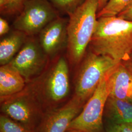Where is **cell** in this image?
I'll list each match as a JSON object with an SVG mask.
<instances>
[{"label": "cell", "instance_id": "3957f363", "mask_svg": "<svg viewBox=\"0 0 132 132\" xmlns=\"http://www.w3.org/2000/svg\"><path fill=\"white\" fill-rule=\"evenodd\" d=\"M28 87L39 103L53 105L61 102L70 90L69 69L66 58L60 56L56 59Z\"/></svg>", "mask_w": 132, "mask_h": 132}, {"label": "cell", "instance_id": "d4e9b609", "mask_svg": "<svg viewBox=\"0 0 132 132\" xmlns=\"http://www.w3.org/2000/svg\"><path fill=\"white\" fill-rule=\"evenodd\" d=\"M68 132H76V131H67Z\"/></svg>", "mask_w": 132, "mask_h": 132}, {"label": "cell", "instance_id": "30bf717a", "mask_svg": "<svg viewBox=\"0 0 132 132\" xmlns=\"http://www.w3.org/2000/svg\"><path fill=\"white\" fill-rule=\"evenodd\" d=\"M68 23V19L59 16L39 33V42L49 58L56 56L64 47H67Z\"/></svg>", "mask_w": 132, "mask_h": 132}, {"label": "cell", "instance_id": "4fadbf2b", "mask_svg": "<svg viewBox=\"0 0 132 132\" xmlns=\"http://www.w3.org/2000/svg\"><path fill=\"white\" fill-rule=\"evenodd\" d=\"M104 117L109 122L117 125L132 124V103L109 96L105 106Z\"/></svg>", "mask_w": 132, "mask_h": 132}, {"label": "cell", "instance_id": "9c48e42d", "mask_svg": "<svg viewBox=\"0 0 132 132\" xmlns=\"http://www.w3.org/2000/svg\"><path fill=\"white\" fill-rule=\"evenodd\" d=\"M84 104L73 96L65 105L50 110L42 119L39 132H67Z\"/></svg>", "mask_w": 132, "mask_h": 132}, {"label": "cell", "instance_id": "9a60e30c", "mask_svg": "<svg viewBox=\"0 0 132 132\" xmlns=\"http://www.w3.org/2000/svg\"><path fill=\"white\" fill-rule=\"evenodd\" d=\"M132 0H108L104 7L98 12L97 18L101 17L116 16L120 13Z\"/></svg>", "mask_w": 132, "mask_h": 132}, {"label": "cell", "instance_id": "cb8c5ba5", "mask_svg": "<svg viewBox=\"0 0 132 132\" xmlns=\"http://www.w3.org/2000/svg\"><path fill=\"white\" fill-rule=\"evenodd\" d=\"M129 68V69L132 71V53L130 55L129 59L127 62H123Z\"/></svg>", "mask_w": 132, "mask_h": 132}, {"label": "cell", "instance_id": "52a82bcc", "mask_svg": "<svg viewBox=\"0 0 132 132\" xmlns=\"http://www.w3.org/2000/svg\"><path fill=\"white\" fill-rule=\"evenodd\" d=\"M1 101L3 114L33 131L39 118L40 110L39 102L28 86Z\"/></svg>", "mask_w": 132, "mask_h": 132}, {"label": "cell", "instance_id": "ffe728a7", "mask_svg": "<svg viewBox=\"0 0 132 132\" xmlns=\"http://www.w3.org/2000/svg\"><path fill=\"white\" fill-rule=\"evenodd\" d=\"M10 26L7 21L1 17L0 18V35L3 36L10 31Z\"/></svg>", "mask_w": 132, "mask_h": 132}, {"label": "cell", "instance_id": "d6986e66", "mask_svg": "<svg viewBox=\"0 0 132 132\" xmlns=\"http://www.w3.org/2000/svg\"><path fill=\"white\" fill-rule=\"evenodd\" d=\"M117 16L121 19L132 22V1Z\"/></svg>", "mask_w": 132, "mask_h": 132}, {"label": "cell", "instance_id": "7402d4cb", "mask_svg": "<svg viewBox=\"0 0 132 132\" xmlns=\"http://www.w3.org/2000/svg\"><path fill=\"white\" fill-rule=\"evenodd\" d=\"M106 132H119L118 125L108 122L106 128Z\"/></svg>", "mask_w": 132, "mask_h": 132}, {"label": "cell", "instance_id": "ac0fdd59", "mask_svg": "<svg viewBox=\"0 0 132 132\" xmlns=\"http://www.w3.org/2000/svg\"><path fill=\"white\" fill-rule=\"evenodd\" d=\"M11 15L19 14L23 10L27 0H9Z\"/></svg>", "mask_w": 132, "mask_h": 132}, {"label": "cell", "instance_id": "6da1fadb", "mask_svg": "<svg viewBox=\"0 0 132 132\" xmlns=\"http://www.w3.org/2000/svg\"><path fill=\"white\" fill-rule=\"evenodd\" d=\"M89 48L118 63L127 61L132 53V21L117 16L97 18Z\"/></svg>", "mask_w": 132, "mask_h": 132}, {"label": "cell", "instance_id": "8992f818", "mask_svg": "<svg viewBox=\"0 0 132 132\" xmlns=\"http://www.w3.org/2000/svg\"><path fill=\"white\" fill-rule=\"evenodd\" d=\"M58 13L48 0H27L14 21V28L27 36L36 34L58 17Z\"/></svg>", "mask_w": 132, "mask_h": 132}, {"label": "cell", "instance_id": "e0dca14e", "mask_svg": "<svg viewBox=\"0 0 132 132\" xmlns=\"http://www.w3.org/2000/svg\"><path fill=\"white\" fill-rule=\"evenodd\" d=\"M0 132H33V131L3 114L0 117Z\"/></svg>", "mask_w": 132, "mask_h": 132}, {"label": "cell", "instance_id": "8fae6325", "mask_svg": "<svg viewBox=\"0 0 132 132\" xmlns=\"http://www.w3.org/2000/svg\"><path fill=\"white\" fill-rule=\"evenodd\" d=\"M109 96L132 103V71L120 62L105 75Z\"/></svg>", "mask_w": 132, "mask_h": 132}, {"label": "cell", "instance_id": "7a4b0ae2", "mask_svg": "<svg viewBox=\"0 0 132 132\" xmlns=\"http://www.w3.org/2000/svg\"><path fill=\"white\" fill-rule=\"evenodd\" d=\"M98 0L85 2L69 15L67 54L70 63L79 65L88 51L97 24Z\"/></svg>", "mask_w": 132, "mask_h": 132}, {"label": "cell", "instance_id": "44dd1931", "mask_svg": "<svg viewBox=\"0 0 132 132\" xmlns=\"http://www.w3.org/2000/svg\"><path fill=\"white\" fill-rule=\"evenodd\" d=\"M119 132H132V124H124L118 125Z\"/></svg>", "mask_w": 132, "mask_h": 132}, {"label": "cell", "instance_id": "2e32d148", "mask_svg": "<svg viewBox=\"0 0 132 132\" xmlns=\"http://www.w3.org/2000/svg\"><path fill=\"white\" fill-rule=\"evenodd\" d=\"M59 12L69 15L82 5L85 0H48Z\"/></svg>", "mask_w": 132, "mask_h": 132}, {"label": "cell", "instance_id": "ba28073f", "mask_svg": "<svg viewBox=\"0 0 132 132\" xmlns=\"http://www.w3.org/2000/svg\"><path fill=\"white\" fill-rule=\"evenodd\" d=\"M49 57L39 42L33 39H28L19 52L10 62L24 77L26 82L40 76L47 68Z\"/></svg>", "mask_w": 132, "mask_h": 132}, {"label": "cell", "instance_id": "603a6c76", "mask_svg": "<svg viewBox=\"0 0 132 132\" xmlns=\"http://www.w3.org/2000/svg\"><path fill=\"white\" fill-rule=\"evenodd\" d=\"M108 0H98V11L102 10L107 4Z\"/></svg>", "mask_w": 132, "mask_h": 132}, {"label": "cell", "instance_id": "5b68a950", "mask_svg": "<svg viewBox=\"0 0 132 132\" xmlns=\"http://www.w3.org/2000/svg\"><path fill=\"white\" fill-rule=\"evenodd\" d=\"M108 96L105 76L80 113L71 122L67 131L104 132L103 118Z\"/></svg>", "mask_w": 132, "mask_h": 132}, {"label": "cell", "instance_id": "5bb4252c", "mask_svg": "<svg viewBox=\"0 0 132 132\" xmlns=\"http://www.w3.org/2000/svg\"><path fill=\"white\" fill-rule=\"evenodd\" d=\"M27 35L16 30L4 38L0 42V64H9L26 41Z\"/></svg>", "mask_w": 132, "mask_h": 132}, {"label": "cell", "instance_id": "7c38bea8", "mask_svg": "<svg viewBox=\"0 0 132 132\" xmlns=\"http://www.w3.org/2000/svg\"><path fill=\"white\" fill-rule=\"evenodd\" d=\"M26 83L24 77L10 64L1 66V99L20 93L26 87Z\"/></svg>", "mask_w": 132, "mask_h": 132}, {"label": "cell", "instance_id": "277c9868", "mask_svg": "<svg viewBox=\"0 0 132 132\" xmlns=\"http://www.w3.org/2000/svg\"><path fill=\"white\" fill-rule=\"evenodd\" d=\"M88 49L79 64L73 96L84 105L103 77L118 64L110 57L96 53Z\"/></svg>", "mask_w": 132, "mask_h": 132}]
</instances>
